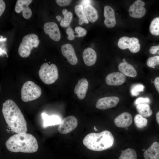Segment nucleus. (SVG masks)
<instances>
[{
  "label": "nucleus",
  "instance_id": "dca6fc26",
  "mask_svg": "<svg viewBox=\"0 0 159 159\" xmlns=\"http://www.w3.org/2000/svg\"><path fill=\"white\" fill-rule=\"evenodd\" d=\"M104 15L105 18L104 23L106 26L109 28L114 27L116 24V21L113 9L110 6H105Z\"/></svg>",
  "mask_w": 159,
  "mask_h": 159
},
{
  "label": "nucleus",
  "instance_id": "9b49d317",
  "mask_svg": "<svg viewBox=\"0 0 159 159\" xmlns=\"http://www.w3.org/2000/svg\"><path fill=\"white\" fill-rule=\"evenodd\" d=\"M32 0H18L15 7V11L18 13L22 11V15L25 19H29L32 14V12L29 5L32 2Z\"/></svg>",
  "mask_w": 159,
  "mask_h": 159
},
{
  "label": "nucleus",
  "instance_id": "20e7f679",
  "mask_svg": "<svg viewBox=\"0 0 159 159\" xmlns=\"http://www.w3.org/2000/svg\"><path fill=\"white\" fill-rule=\"evenodd\" d=\"M41 80L45 84L50 85L54 83L58 78L57 68L54 64L49 65L45 62L41 66L39 71Z\"/></svg>",
  "mask_w": 159,
  "mask_h": 159
},
{
  "label": "nucleus",
  "instance_id": "c9c22d12",
  "mask_svg": "<svg viewBox=\"0 0 159 159\" xmlns=\"http://www.w3.org/2000/svg\"><path fill=\"white\" fill-rule=\"evenodd\" d=\"M6 7V5L4 2L2 0H0V16L3 14Z\"/></svg>",
  "mask_w": 159,
  "mask_h": 159
},
{
  "label": "nucleus",
  "instance_id": "c756f323",
  "mask_svg": "<svg viewBox=\"0 0 159 159\" xmlns=\"http://www.w3.org/2000/svg\"><path fill=\"white\" fill-rule=\"evenodd\" d=\"M146 64L148 67L153 68L159 65V55L149 57L147 61Z\"/></svg>",
  "mask_w": 159,
  "mask_h": 159
},
{
  "label": "nucleus",
  "instance_id": "72a5a7b5",
  "mask_svg": "<svg viewBox=\"0 0 159 159\" xmlns=\"http://www.w3.org/2000/svg\"><path fill=\"white\" fill-rule=\"evenodd\" d=\"M57 4L60 6H64L68 5L71 2L72 0H56Z\"/></svg>",
  "mask_w": 159,
  "mask_h": 159
},
{
  "label": "nucleus",
  "instance_id": "4c0bfd02",
  "mask_svg": "<svg viewBox=\"0 0 159 159\" xmlns=\"http://www.w3.org/2000/svg\"><path fill=\"white\" fill-rule=\"evenodd\" d=\"M156 118L157 123L159 125V111L156 114Z\"/></svg>",
  "mask_w": 159,
  "mask_h": 159
},
{
  "label": "nucleus",
  "instance_id": "0eeeda50",
  "mask_svg": "<svg viewBox=\"0 0 159 159\" xmlns=\"http://www.w3.org/2000/svg\"><path fill=\"white\" fill-rule=\"evenodd\" d=\"M138 39L136 37L124 36L119 39L117 45L120 49L124 50L128 49L131 52L136 53L138 52L140 49V45Z\"/></svg>",
  "mask_w": 159,
  "mask_h": 159
},
{
  "label": "nucleus",
  "instance_id": "bb28decb",
  "mask_svg": "<svg viewBox=\"0 0 159 159\" xmlns=\"http://www.w3.org/2000/svg\"><path fill=\"white\" fill-rule=\"evenodd\" d=\"M150 33L154 36H159V17L154 19L149 26Z\"/></svg>",
  "mask_w": 159,
  "mask_h": 159
},
{
  "label": "nucleus",
  "instance_id": "423d86ee",
  "mask_svg": "<svg viewBox=\"0 0 159 159\" xmlns=\"http://www.w3.org/2000/svg\"><path fill=\"white\" fill-rule=\"evenodd\" d=\"M39 43V40L36 34H31L24 36L18 49L19 55L23 58L28 57L33 48L37 47Z\"/></svg>",
  "mask_w": 159,
  "mask_h": 159
},
{
  "label": "nucleus",
  "instance_id": "f3484780",
  "mask_svg": "<svg viewBox=\"0 0 159 159\" xmlns=\"http://www.w3.org/2000/svg\"><path fill=\"white\" fill-rule=\"evenodd\" d=\"M88 87V83L87 79L82 78L78 82L74 88V93L79 99H83L85 97Z\"/></svg>",
  "mask_w": 159,
  "mask_h": 159
},
{
  "label": "nucleus",
  "instance_id": "6e6552de",
  "mask_svg": "<svg viewBox=\"0 0 159 159\" xmlns=\"http://www.w3.org/2000/svg\"><path fill=\"white\" fill-rule=\"evenodd\" d=\"M77 125V120L76 118L73 116H69L64 118L61 121L58 130L61 134H66L75 129Z\"/></svg>",
  "mask_w": 159,
  "mask_h": 159
},
{
  "label": "nucleus",
  "instance_id": "473e14b6",
  "mask_svg": "<svg viewBox=\"0 0 159 159\" xmlns=\"http://www.w3.org/2000/svg\"><path fill=\"white\" fill-rule=\"evenodd\" d=\"M150 102V100L148 98L139 97L135 100V104L137 105L142 103H148Z\"/></svg>",
  "mask_w": 159,
  "mask_h": 159
},
{
  "label": "nucleus",
  "instance_id": "2eb2a0df",
  "mask_svg": "<svg viewBox=\"0 0 159 159\" xmlns=\"http://www.w3.org/2000/svg\"><path fill=\"white\" fill-rule=\"evenodd\" d=\"M132 116L131 114L127 112H124L115 118L114 122L118 127L126 128L132 124Z\"/></svg>",
  "mask_w": 159,
  "mask_h": 159
},
{
  "label": "nucleus",
  "instance_id": "f704fd0d",
  "mask_svg": "<svg viewBox=\"0 0 159 159\" xmlns=\"http://www.w3.org/2000/svg\"><path fill=\"white\" fill-rule=\"evenodd\" d=\"M149 51L152 54L159 55V44L152 46L150 48Z\"/></svg>",
  "mask_w": 159,
  "mask_h": 159
},
{
  "label": "nucleus",
  "instance_id": "4be33fe9",
  "mask_svg": "<svg viewBox=\"0 0 159 159\" xmlns=\"http://www.w3.org/2000/svg\"><path fill=\"white\" fill-rule=\"evenodd\" d=\"M42 115L44 120L43 125L44 127L59 124H60L61 121L60 117L57 115L49 116L44 113H42Z\"/></svg>",
  "mask_w": 159,
  "mask_h": 159
},
{
  "label": "nucleus",
  "instance_id": "c85d7f7f",
  "mask_svg": "<svg viewBox=\"0 0 159 159\" xmlns=\"http://www.w3.org/2000/svg\"><path fill=\"white\" fill-rule=\"evenodd\" d=\"M144 88V86L140 84L133 85L131 87L130 92L132 96H136L139 95L140 92H143Z\"/></svg>",
  "mask_w": 159,
  "mask_h": 159
},
{
  "label": "nucleus",
  "instance_id": "f03ea898",
  "mask_svg": "<svg viewBox=\"0 0 159 159\" xmlns=\"http://www.w3.org/2000/svg\"><path fill=\"white\" fill-rule=\"evenodd\" d=\"M5 145L9 151L15 153H33L38 148L36 139L26 132L13 135L6 141Z\"/></svg>",
  "mask_w": 159,
  "mask_h": 159
},
{
  "label": "nucleus",
  "instance_id": "412c9836",
  "mask_svg": "<svg viewBox=\"0 0 159 159\" xmlns=\"http://www.w3.org/2000/svg\"><path fill=\"white\" fill-rule=\"evenodd\" d=\"M84 13L88 21L93 23L98 18L97 11L96 9L90 4H87L83 6Z\"/></svg>",
  "mask_w": 159,
  "mask_h": 159
},
{
  "label": "nucleus",
  "instance_id": "4468645a",
  "mask_svg": "<svg viewBox=\"0 0 159 159\" xmlns=\"http://www.w3.org/2000/svg\"><path fill=\"white\" fill-rule=\"evenodd\" d=\"M125 75L120 72H113L108 74L105 78L106 84L111 86H119L123 84L126 81Z\"/></svg>",
  "mask_w": 159,
  "mask_h": 159
},
{
  "label": "nucleus",
  "instance_id": "79ce46f5",
  "mask_svg": "<svg viewBox=\"0 0 159 159\" xmlns=\"http://www.w3.org/2000/svg\"><path fill=\"white\" fill-rule=\"evenodd\" d=\"M123 60V62H126V61L125 59H123V60Z\"/></svg>",
  "mask_w": 159,
  "mask_h": 159
},
{
  "label": "nucleus",
  "instance_id": "6ab92c4d",
  "mask_svg": "<svg viewBox=\"0 0 159 159\" xmlns=\"http://www.w3.org/2000/svg\"><path fill=\"white\" fill-rule=\"evenodd\" d=\"M145 159H159V143L154 142L143 153Z\"/></svg>",
  "mask_w": 159,
  "mask_h": 159
},
{
  "label": "nucleus",
  "instance_id": "f257e3e1",
  "mask_svg": "<svg viewBox=\"0 0 159 159\" xmlns=\"http://www.w3.org/2000/svg\"><path fill=\"white\" fill-rule=\"evenodd\" d=\"M2 112L8 125L14 132L20 134L27 130V123L20 110L13 100L9 99L3 103Z\"/></svg>",
  "mask_w": 159,
  "mask_h": 159
},
{
  "label": "nucleus",
  "instance_id": "393cba45",
  "mask_svg": "<svg viewBox=\"0 0 159 159\" xmlns=\"http://www.w3.org/2000/svg\"><path fill=\"white\" fill-rule=\"evenodd\" d=\"M64 18L61 20L60 24L63 27L68 26L70 24L72 19L73 15L70 11H68L66 9H64L62 11Z\"/></svg>",
  "mask_w": 159,
  "mask_h": 159
},
{
  "label": "nucleus",
  "instance_id": "39448f33",
  "mask_svg": "<svg viewBox=\"0 0 159 159\" xmlns=\"http://www.w3.org/2000/svg\"><path fill=\"white\" fill-rule=\"evenodd\" d=\"M21 93V100L26 102L39 98L42 94V90L40 87L34 82L28 81L22 85Z\"/></svg>",
  "mask_w": 159,
  "mask_h": 159
},
{
  "label": "nucleus",
  "instance_id": "e433bc0d",
  "mask_svg": "<svg viewBox=\"0 0 159 159\" xmlns=\"http://www.w3.org/2000/svg\"><path fill=\"white\" fill-rule=\"evenodd\" d=\"M155 87L159 94V76L156 77L154 81Z\"/></svg>",
  "mask_w": 159,
  "mask_h": 159
},
{
  "label": "nucleus",
  "instance_id": "cd10ccee",
  "mask_svg": "<svg viewBox=\"0 0 159 159\" xmlns=\"http://www.w3.org/2000/svg\"><path fill=\"white\" fill-rule=\"evenodd\" d=\"M134 121L136 127L142 128L147 125L148 120L140 114H137L135 116Z\"/></svg>",
  "mask_w": 159,
  "mask_h": 159
},
{
  "label": "nucleus",
  "instance_id": "7ed1b4c3",
  "mask_svg": "<svg viewBox=\"0 0 159 159\" xmlns=\"http://www.w3.org/2000/svg\"><path fill=\"white\" fill-rule=\"evenodd\" d=\"M114 142L113 135L110 131L107 130L98 133H89L83 140V144L87 148L97 151L110 148L113 145Z\"/></svg>",
  "mask_w": 159,
  "mask_h": 159
},
{
  "label": "nucleus",
  "instance_id": "7c9ffc66",
  "mask_svg": "<svg viewBox=\"0 0 159 159\" xmlns=\"http://www.w3.org/2000/svg\"><path fill=\"white\" fill-rule=\"evenodd\" d=\"M75 32L77 34L75 36V37H84L87 33V31L85 29L80 26H77L75 28Z\"/></svg>",
  "mask_w": 159,
  "mask_h": 159
},
{
  "label": "nucleus",
  "instance_id": "aec40b11",
  "mask_svg": "<svg viewBox=\"0 0 159 159\" xmlns=\"http://www.w3.org/2000/svg\"><path fill=\"white\" fill-rule=\"evenodd\" d=\"M119 71L125 76L135 77L137 75V72L134 67L126 62L120 63L118 66Z\"/></svg>",
  "mask_w": 159,
  "mask_h": 159
},
{
  "label": "nucleus",
  "instance_id": "b1692460",
  "mask_svg": "<svg viewBox=\"0 0 159 159\" xmlns=\"http://www.w3.org/2000/svg\"><path fill=\"white\" fill-rule=\"evenodd\" d=\"M75 12L79 18V24L81 25L83 23L88 24L89 21L84 11L83 7L80 4L76 5L74 7Z\"/></svg>",
  "mask_w": 159,
  "mask_h": 159
},
{
  "label": "nucleus",
  "instance_id": "a211bd4d",
  "mask_svg": "<svg viewBox=\"0 0 159 159\" xmlns=\"http://www.w3.org/2000/svg\"><path fill=\"white\" fill-rule=\"evenodd\" d=\"M82 57L86 65L88 66H92L95 64L96 61V52L91 48H87L83 52Z\"/></svg>",
  "mask_w": 159,
  "mask_h": 159
},
{
  "label": "nucleus",
  "instance_id": "9d476101",
  "mask_svg": "<svg viewBox=\"0 0 159 159\" xmlns=\"http://www.w3.org/2000/svg\"><path fill=\"white\" fill-rule=\"evenodd\" d=\"M120 100L115 96L105 97L99 99L96 104V107L99 109L106 110L116 106Z\"/></svg>",
  "mask_w": 159,
  "mask_h": 159
},
{
  "label": "nucleus",
  "instance_id": "a878e982",
  "mask_svg": "<svg viewBox=\"0 0 159 159\" xmlns=\"http://www.w3.org/2000/svg\"><path fill=\"white\" fill-rule=\"evenodd\" d=\"M119 159H137L136 153L135 150L130 148L122 150Z\"/></svg>",
  "mask_w": 159,
  "mask_h": 159
},
{
  "label": "nucleus",
  "instance_id": "37998d69",
  "mask_svg": "<svg viewBox=\"0 0 159 159\" xmlns=\"http://www.w3.org/2000/svg\"><path fill=\"white\" fill-rule=\"evenodd\" d=\"M125 129H126V130H127L128 128H127V127H126V128H125Z\"/></svg>",
  "mask_w": 159,
  "mask_h": 159
},
{
  "label": "nucleus",
  "instance_id": "ea45409f",
  "mask_svg": "<svg viewBox=\"0 0 159 159\" xmlns=\"http://www.w3.org/2000/svg\"><path fill=\"white\" fill-rule=\"evenodd\" d=\"M56 18L58 21H61L62 19V17L59 15L57 16Z\"/></svg>",
  "mask_w": 159,
  "mask_h": 159
},
{
  "label": "nucleus",
  "instance_id": "58836bf2",
  "mask_svg": "<svg viewBox=\"0 0 159 159\" xmlns=\"http://www.w3.org/2000/svg\"><path fill=\"white\" fill-rule=\"evenodd\" d=\"M90 0H83L82 1V2H83L82 4H84L85 5H86L87 4H90L89 3L90 2Z\"/></svg>",
  "mask_w": 159,
  "mask_h": 159
},
{
  "label": "nucleus",
  "instance_id": "f8f14e48",
  "mask_svg": "<svg viewBox=\"0 0 159 159\" xmlns=\"http://www.w3.org/2000/svg\"><path fill=\"white\" fill-rule=\"evenodd\" d=\"M45 33L52 40L58 41L61 39L60 31L58 25L55 23L49 22L45 23L43 26Z\"/></svg>",
  "mask_w": 159,
  "mask_h": 159
},
{
  "label": "nucleus",
  "instance_id": "5701e85b",
  "mask_svg": "<svg viewBox=\"0 0 159 159\" xmlns=\"http://www.w3.org/2000/svg\"><path fill=\"white\" fill-rule=\"evenodd\" d=\"M136 109L139 114L144 117L150 116L153 114L149 105L148 103H142L137 105Z\"/></svg>",
  "mask_w": 159,
  "mask_h": 159
},
{
  "label": "nucleus",
  "instance_id": "a19ab883",
  "mask_svg": "<svg viewBox=\"0 0 159 159\" xmlns=\"http://www.w3.org/2000/svg\"><path fill=\"white\" fill-rule=\"evenodd\" d=\"M94 129L95 130V131H97V129H96V127L95 126H94Z\"/></svg>",
  "mask_w": 159,
  "mask_h": 159
},
{
  "label": "nucleus",
  "instance_id": "2f4dec72",
  "mask_svg": "<svg viewBox=\"0 0 159 159\" xmlns=\"http://www.w3.org/2000/svg\"><path fill=\"white\" fill-rule=\"evenodd\" d=\"M66 32L68 35L67 38L69 40H72L74 39L75 37L74 32L71 27H68L66 30Z\"/></svg>",
  "mask_w": 159,
  "mask_h": 159
},
{
  "label": "nucleus",
  "instance_id": "1a4fd4ad",
  "mask_svg": "<svg viewBox=\"0 0 159 159\" xmlns=\"http://www.w3.org/2000/svg\"><path fill=\"white\" fill-rule=\"evenodd\" d=\"M145 3L141 0L135 1L129 9V16L135 18H140L143 17L146 13V10L144 7Z\"/></svg>",
  "mask_w": 159,
  "mask_h": 159
},
{
  "label": "nucleus",
  "instance_id": "ddd939ff",
  "mask_svg": "<svg viewBox=\"0 0 159 159\" xmlns=\"http://www.w3.org/2000/svg\"><path fill=\"white\" fill-rule=\"evenodd\" d=\"M61 49L62 54L70 64L75 65L77 63V57L74 48L71 44L67 43L63 45Z\"/></svg>",
  "mask_w": 159,
  "mask_h": 159
}]
</instances>
